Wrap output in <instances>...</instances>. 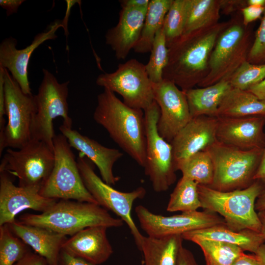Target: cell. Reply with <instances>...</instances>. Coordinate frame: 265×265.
Masks as SVG:
<instances>
[{"label": "cell", "instance_id": "cell-1", "mask_svg": "<svg viewBox=\"0 0 265 265\" xmlns=\"http://www.w3.org/2000/svg\"><path fill=\"white\" fill-rule=\"evenodd\" d=\"M228 24L219 22L184 34L169 45L163 79L173 82L184 92L198 85L208 74L211 53Z\"/></svg>", "mask_w": 265, "mask_h": 265}, {"label": "cell", "instance_id": "cell-2", "mask_svg": "<svg viewBox=\"0 0 265 265\" xmlns=\"http://www.w3.org/2000/svg\"><path fill=\"white\" fill-rule=\"evenodd\" d=\"M93 119L125 152L144 167L146 137L142 110L129 106L115 93L104 88L97 97Z\"/></svg>", "mask_w": 265, "mask_h": 265}, {"label": "cell", "instance_id": "cell-3", "mask_svg": "<svg viewBox=\"0 0 265 265\" xmlns=\"http://www.w3.org/2000/svg\"><path fill=\"white\" fill-rule=\"evenodd\" d=\"M18 220L70 237L91 226L118 228L124 223L98 204L72 200H58L46 211L40 214L26 213Z\"/></svg>", "mask_w": 265, "mask_h": 265}, {"label": "cell", "instance_id": "cell-4", "mask_svg": "<svg viewBox=\"0 0 265 265\" xmlns=\"http://www.w3.org/2000/svg\"><path fill=\"white\" fill-rule=\"evenodd\" d=\"M265 188L258 181L242 189L222 191L198 185L201 208L219 214L230 229L239 231L250 230L261 232L262 225L256 212V201Z\"/></svg>", "mask_w": 265, "mask_h": 265}, {"label": "cell", "instance_id": "cell-5", "mask_svg": "<svg viewBox=\"0 0 265 265\" xmlns=\"http://www.w3.org/2000/svg\"><path fill=\"white\" fill-rule=\"evenodd\" d=\"M263 149L242 150L215 142L206 150L214 168L213 181L209 187L228 191L250 186L255 181Z\"/></svg>", "mask_w": 265, "mask_h": 265}, {"label": "cell", "instance_id": "cell-6", "mask_svg": "<svg viewBox=\"0 0 265 265\" xmlns=\"http://www.w3.org/2000/svg\"><path fill=\"white\" fill-rule=\"evenodd\" d=\"M250 43V33L243 24L242 16L228 21L211 53L208 74L198 86L204 87L221 80H228L247 60Z\"/></svg>", "mask_w": 265, "mask_h": 265}, {"label": "cell", "instance_id": "cell-7", "mask_svg": "<svg viewBox=\"0 0 265 265\" xmlns=\"http://www.w3.org/2000/svg\"><path fill=\"white\" fill-rule=\"evenodd\" d=\"M2 69L7 122L0 133V155L5 148L20 149L32 139L36 112L34 96L26 95L6 69Z\"/></svg>", "mask_w": 265, "mask_h": 265}, {"label": "cell", "instance_id": "cell-8", "mask_svg": "<svg viewBox=\"0 0 265 265\" xmlns=\"http://www.w3.org/2000/svg\"><path fill=\"white\" fill-rule=\"evenodd\" d=\"M53 143L54 166L40 194L48 198L98 204L83 182L77 161L66 137L62 133L55 134Z\"/></svg>", "mask_w": 265, "mask_h": 265}, {"label": "cell", "instance_id": "cell-9", "mask_svg": "<svg viewBox=\"0 0 265 265\" xmlns=\"http://www.w3.org/2000/svg\"><path fill=\"white\" fill-rule=\"evenodd\" d=\"M43 79L37 94L34 95L36 112L32 124V139L44 142L53 150L54 119L61 117L62 125L72 128L67 103L69 81L60 83L48 70L43 69Z\"/></svg>", "mask_w": 265, "mask_h": 265}, {"label": "cell", "instance_id": "cell-10", "mask_svg": "<svg viewBox=\"0 0 265 265\" xmlns=\"http://www.w3.org/2000/svg\"><path fill=\"white\" fill-rule=\"evenodd\" d=\"M77 163L83 182L98 204L114 213L130 230L139 249L144 236L138 229L132 215L133 203L144 197L146 191L139 186L130 192L118 191L107 184L95 172L93 163L79 153Z\"/></svg>", "mask_w": 265, "mask_h": 265}, {"label": "cell", "instance_id": "cell-11", "mask_svg": "<svg viewBox=\"0 0 265 265\" xmlns=\"http://www.w3.org/2000/svg\"><path fill=\"white\" fill-rule=\"evenodd\" d=\"M53 150L46 143L31 139L17 150L7 148L0 164V172L16 176L19 186L40 190L54 166Z\"/></svg>", "mask_w": 265, "mask_h": 265}, {"label": "cell", "instance_id": "cell-12", "mask_svg": "<svg viewBox=\"0 0 265 265\" xmlns=\"http://www.w3.org/2000/svg\"><path fill=\"white\" fill-rule=\"evenodd\" d=\"M144 111L146 137L144 172L156 192H164L176 181V162L170 143L158 130L160 109L155 101Z\"/></svg>", "mask_w": 265, "mask_h": 265}, {"label": "cell", "instance_id": "cell-13", "mask_svg": "<svg viewBox=\"0 0 265 265\" xmlns=\"http://www.w3.org/2000/svg\"><path fill=\"white\" fill-rule=\"evenodd\" d=\"M96 84L121 95L132 108L144 111L154 101L153 83L145 65L135 59L119 64L114 72L100 75Z\"/></svg>", "mask_w": 265, "mask_h": 265}, {"label": "cell", "instance_id": "cell-14", "mask_svg": "<svg viewBox=\"0 0 265 265\" xmlns=\"http://www.w3.org/2000/svg\"><path fill=\"white\" fill-rule=\"evenodd\" d=\"M134 211L141 229L151 237L182 235L193 230L226 225L222 217L207 210L184 212L169 216L155 214L142 205L136 206Z\"/></svg>", "mask_w": 265, "mask_h": 265}, {"label": "cell", "instance_id": "cell-15", "mask_svg": "<svg viewBox=\"0 0 265 265\" xmlns=\"http://www.w3.org/2000/svg\"><path fill=\"white\" fill-rule=\"evenodd\" d=\"M152 85L154 100L160 109L158 130L170 143L192 119L186 93L174 83L164 79Z\"/></svg>", "mask_w": 265, "mask_h": 265}, {"label": "cell", "instance_id": "cell-16", "mask_svg": "<svg viewBox=\"0 0 265 265\" xmlns=\"http://www.w3.org/2000/svg\"><path fill=\"white\" fill-rule=\"evenodd\" d=\"M36 188L16 186L9 173L0 172V226L13 222L27 209L44 212L58 200L45 197Z\"/></svg>", "mask_w": 265, "mask_h": 265}, {"label": "cell", "instance_id": "cell-17", "mask_svg": "<svg viewBox=\"0 0 265 265\" xmlns=\"http://www.w3.org/2000/svg\"><path fill=\"white\" fill-rule=\"evenodd\" d=\"M63 27L62 22L55 21L46 30L37 34L31 44L26 48H16L17 40L12 37L3 40L0 45V68L6 69L19 84L22 91L26 95H32L27 76V67L30 56L34 51L48 40L57 37L55 33Z\"/></svg>", "mask_w": 265, "mask_h": 265}, {"label": "cell", "instance_id": "cell-18", "mask_svg": "<svg viewBox=\"0 0 265 265\" xmlns=\"http://www.w3.org/2000/svg\"><path fill=\"white\" fill-rule=\"evenodd\" d=\"M216 140L242 150L264 149L265 117H217Z\"/></svg>", "mask_w": 265, "mask_h": 265}, {"label": "cell", "instance_id": "cell-19", "mask_svg": "<svg viewBox=\"0 0 265 265\" xmlns=\"http://www.w3.org/2000/svg\"><path fill=\"white\" fill-rule=\"evenodd\" d=\"M218 118L200 116L192 118L170 142L175 162L205 151L216 140Z\"/></svg>", "mask_w": 265, "mask_h": 265}, {"label": "cell", "instance_id": "cell-20", "mask_svg": "<svg viewBox=\"0 0 265 265\" xmlns=\"http://www.w3.org/2000/svg\"><path fill=\"white\" fill-rule=\"evenodd\" d=\"M59 129L72 148L80 151L97 166L103 181L111 186L119 181V178L113 173V168L115 163L123 156L122 152L118 149L105 147L63 125Z\"/></svg>", "mask_w": 265, "mask_h": 265}, {"label": "cell", "instance_id": "cell-21", "mask_svg": "<svg viewBox=\"0 0 265 265\" xmlns=\"http://www.w3.org/2000/svg\"><path fill=\"white\" fill-rule=\"evenodd\" d=\"M106 227L94 226L85 228L69 238L62 249L75 257L96 265L106 262L113 253V248L107 237Z\"/></svg>", "mask_w": 265, "mask_h": 265}, {"label": "cell", "instance_id": "cell-22", "mask_svg": "<svg viewBox=\"0 0 265 265\" xmlns=\"http://www.w3.org/2000/svg\"><path fill=\"white\" fill-rule=\"evenodd\" d=\"M148 8H122L117 24L109 29L106 42L118 59H124L140 36Z\"/></svg>", "mask_w": 265, "mask_h": 265}, {"label": "cell", "instance_id": "cell-23", "mask_svg": "<svg viewBox=\"0 0 265 265\" xmlns=\"http://www.w3.org/2000/svg\"><path fill=\"white\" fill-rule=\"evenodd\" d=\"M10 230L35 253L45 258L51 265H59L66 236L43 227L28 225L15 220L8 224Z\"/></svg>", "mask_w": 265, "mask_h": 265}, {"label": "cell", "instance_id": "cell-24", "mask_svg": "<svg viewBox=\"0 0 265 265\" xmlns=\"http://www.w3.org/2000/svg\"><path fill=\"white\" fill-rule=\"evenodd\" d=\"M183 239L192 241L200 238L220 241L236 245L244 251L256 254L265 241L260 232L250 230L236 231L226 225L189 231L182 235Z\"/></svg>", "mask_w": 265, "mask_h": 265}, {"label": "cell", "instance_id": "cell-25", "mask_svg": "<svg viewBox=\"0 0 265 265\" xmlns=\"http://www.w3.org/2000/svg\"><path fill=\"white\" fill-rule=\"evenodd\" d=\"M232 88L229 80H221L212 85L185 91L191 117H217L219 106Z\"/></svg>", "mask_w": 265, "mask_h": 265}, {"label": "cell", "instance_id": "cell-26", "mask_svg": "<svg viewBox=\"0 0 265 265\" xmlns=\"http://www.w3.org/2000/svg\"><path fill=\"white\" fill-rule=\"evenodd\" d=\"M183 240L180 235L144 236L139 248L143 255V265H177Z\"/></svg>", "mask_w": 265, "mask_h": 265}, {"label": "cell", "instance_id": "cell-27", "mask_svg": "<svg viewBox=\"0 0 265 265\" xmlns=\"http://www.w3.org/2000/svg\"><path fill=\"white\" fill-rule=\"evenodd\" d=\"M265 117V102L248 90L232 88L223 99L217 117Z\"/></svg>", "mask_w": 265, "mask_h": 265}, {"label": "cell", "instance_id": "cell-28", "mask_svg": "<svg viewBox=\"0 0 265 265\" xmlns=\"http://www.w3.org/2000/svg\"><path fill=\"white\" fill-rule=\"evenodd\" d=\"M173 0H150L140 38L133 49L135 53H145L151 51L156 33L162 26Z\"/></svg>", "mask_w": 265, "mask_h": 265}, {"label": "cell", "instance_id": "cell-29", "mask_svg": "<svg viewBox=\"0 0 265 265\" xmlns=\"http://www.w3.org/2000/svg\"><path fill=\"white\" fill-rule=\"evenodd\" d=\"M220 11L219 0H189L183 34L218 23Z\"/></svg>", "mask_w": 265, "mask_h": 265}, {"label": "cell", "instance_id": "cell-30", "mask_svg": "<svg viewBox=\"0 0 265 265\" xmlns=\"http://www.w3.org/2000/svg\"><path fill=\"white\" fill-rule=\"evenodd\" d=\"M176 170L182 177L191 180L198 185L210 186L214 176L213 164L206 150L197 152L176 163Z\"/></svg>", "mask_w": 265, "mask_h": 265}, {"label": "cell", "instance_id": "cell-31", "mask_svg": "<svg viewBox=\"0 0 265 265\" xmlns=\"http://www.w3.org/2000/svg\"><path fill=\"white\" fill-rule=\"evenodd\" d=\"M198 185L197 183L182 177L170 194L166 210L184 212L196 211L201 208Z\"/></svg>", "mask_w": 265, "mask_h": 265}, {"label": "cell", "instance_id": "cell-32", "mask_svg": "<svg viewBox=\"0 0 265 265\" xmlns=\"http://www.w3.org/2000/svg\"><path fill=\"white\" fill-rule=\"evenodd\" d=\"M192 241L202 249L206 265H231L244 252L236 245L220 241L197 238Z\"/></svg>", "mask_w": 265, "mask_h": 265}, {"label": "cell", "instance_id": "cell-33", "mask_svg": "<svg viewBox=\"0 0 265 265\" xmlns=\"http://www.w3.org/2000/svg\"><path fill=\"white\" fill-rule=\"evenodd\" d=\"M31 251L8 224L0 226V265H14Z\"/></svg>", "mask_w": 265, "mask_h": 265}, {"label": "cell", "instance_id": "cell-34", "mask_svg": "<svg viewBox=\"0 0 265 265\" xmlns=\"http://www.w3.org/2000/svg\"><path fill=\"white\" fill-rule=\"evenodd\" d=\"M189 0H173L163 24L167 47L183 35Z\"/></svg>", "mask_w": 265, "mask_h": 265}, {"label": "cell", "instance_id": "cell-35", "mask_svg": "<svg viewBox=\"0 0 265 265\" xmlns=\"http://www.w3.org/2000/svg\"><path fill=\"white\" fill-rule=\"evenodd\" d=\"M150 52L146 70L151 81L159 83L163 80V72L168 60V49L162 26L156 33Z\"/></svg>", "mask_w": 265, "mask_h": 265}, {"label": "cell", "instance_id": "cell-36", "mask_svg": "<svg viewBox=\"0 0 265 265\" xmlns=\"http://www.w3.org/2000/svg\"><path fill=\"white\" fill-rule=\"evenodd\" d=\"M265 78V64H254L244 61L229 79L232 88L247 90Z\"/></svg>", "mask_w": 265, "mask_h": 265}, {"label": "cell", "instance_id": "cell-37", "mask_svg": "<svg viewBox=\"0 0 265 265\" xmlns=\"http://www.w3.org/2000/svg\"><path fill=\"white\" fill-rule=\"evenodd\" d=\"M247 61L254 64H265V9L249 49Z\"/></svg>", "mask_w": 265, "mask_h": 265}, {"label": "cell", "instance_id": "cell-38", "mask_svg": "<svg viewBox=\"0 0 265 265\" xmlns=\"http://www.w3.org/2000/svg\"><path fill=\"white\" fill-rule=\"evenodd\" d=\"M265 7L247 5L240 10L243 24L247 26L251 23L261 18L263 15Z\"/></svg>", "mask_w": 265, "mask_h": 265}, {"label": "cell", "instance_id": "cell-39", "mask_svg": "<svg viewBox=\"0 0 265 265\" xmlns=\"http://www.w3.org/2000/svg\"><path fill=\"white\" fill-rule=\"evenodd\" d=\"M231 265H265V261L259 253L246 254L243 252Z\"/></svg>", "mask_w": 265, "mask_h": 265}, {"label": "cell", "instance_id": "cell-40", "mask_svg": "<svg viewBox=\"0 0 265 265\" xmlns=\"http://www.w3.org/2000/svg\"><path fill=\"white\" fill-rule=\"evenodd\" d=\"M220 11L225 14H229L237 10H240L248 5L247 0H219Z\"/></svg>", "mask_w": 265, "mask_h": 265}, {"label": "cell", "instance_id": "cell-41", "mask_svg": "<svg viewBox=\"0 0 265 265\" xmlns=\"http://www.w3.org/2000/svg\"><path fill=\"white\" fill-rule=\"evenodd\" d=\"M14 265H51L43 257L31 251L28 252Z\"/></svg>", "mask_w": 265, "mask_h": 265}, {"label": "cell", "instance_id": "cell-42", "mask_svg": "<svg viewBox=\"0 0 265 265\" xmlns=\"http://www.w3.org/2000/svg\"><path fill=\"white\" fill-rule=\"evenodd\" d=\"M59 265H96L83 259L72 256L62 249Z\"/></svg>", "mask_w": 265, "mask_h": 265}, {"label": "cell", "instance_id": "cell-43", "mask_svg": "<svg viewBox=\"0 0 265 265\" xmlns=\"http://www.w3.org/2000/svg\"><path fill=\"white\" fill-rule=\"evenodd\" d=\"M6 115L4 102V83L2 71L0 68V133L4 129L6 122L4 116Z\"/></svg>", "mask_w": 265, "mask_h": 265}, {"label": "cell", "instance_id": "cell-44", "mask_svg": "<svg viewBox=\"0 0 265 265\" xmlns=\"http://www.w3.org/2000/svg\"><path fill=\"white\" fill-rule=\"evenodd\" d=\"M177 265H198L192 253L184 247H181Z\"/></svg>", "mask_w": 265, "mask_h": 265}, {"label": "cell", "instance_id": "cell-45", "mask_svg": "<svg viewBox=\"0 0 265 265\" xmlns=\"http://www.w3.org/2000/svg\"><path fill=\"white\" fill-rule=\"evenodd\" d=\"M24 1V0H0V6L6 10L7 15L9 16L16 13L19 7Z\"/></svg>", "mask_w": 265, "mask_h": 265}, {"label": "cell", "instance_id": "cell-46", "mask_svg": "<svg viewBox=\"0 0 265 265\" xmlns=\"http://www.w3.org/2000/svg\"><path fill=\"white\" fill-rule=\"evenodd\" d=\"M120 3L122 8H148L149 0H121Z\"/></svg>", "mask_w": 265, "mask_h": 265}, {"label": "cell", "instance_id": "cell-47", "mask_svg": "<svg viewBox=\"0 0 265 265\" xmlns=\"http://www.w3.org/2000/svg\"><path fill=\"white\" fill-rule=\"evenodd\" d=\"M254 179L255 181L261 182L265 187V146L263 149L261 161Z\"/></svg>", "mask_w": 265, "mask_h": 265}, {"label": "cell", "instance_id": "cell-48", "mask_svg": "<svg viewBox=\"0 0 265 265\" xmlns=\"http://www.w3.org/2000/svg\"><path fill=\"white\" fill-rule=\"evenodd\" d=\"M259 99L265 102V78L260 82L251 87L248 90Z\"/></svg>", "mask_w": 265, "mask_h": 265}, {"label": "cell", "instance_id": "cell-49", "mask_svg": "<svg viewBox=\"0 0 265 265\" xmlns=\"http://www.w3.org/2000/svg\"><path fill=\"white\" fill-rule=\"evenodd\" d=\"M255 210L258 212L265 211V188L258 197L255 204Z\"/></svg>", "mask_w": 265, "mask_h": 265}, {"label": "cell", "instance_id": "cell-50", "mask_svg": "<svg viewBox=\"0 0 265 265\" xmlns=\"http://www.w3.org/2000/svg\"><path fill=\"white\" fill-rule=\"evenodd\" d=\"M258 215L262 225L260 233L265 241V211L258 212Z\"/></svg>", "mask_w": 265, "mask_h": 265}, {"label": "cell", "instance_id": "cell-51", "mask_svg": "<svg viewBox=\"0 0 265 265\" xmlns=\"http://www.w3.org/2000/svg\"><path fill=\"white\" fill-rule=\"evenodd\" d=\"M248 5L265 7V0H247Z\"/></svg>", "mask_w": 265, "mask_h": 265}]
</instances>
